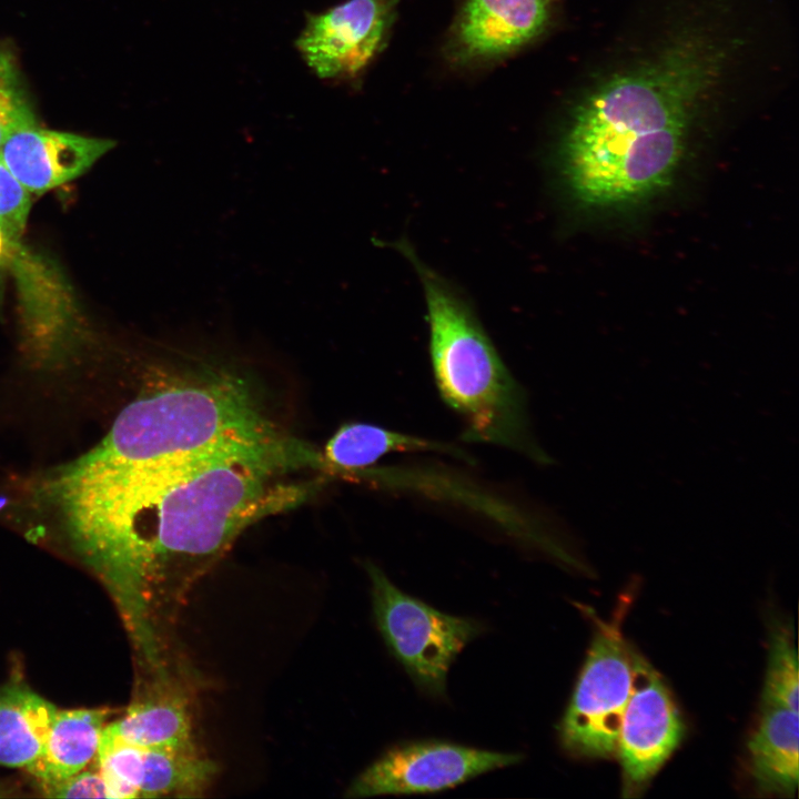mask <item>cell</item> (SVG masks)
Masks as SVG:
<instances>
[{
    "label": "cell",
    "mask_w": 799,
    "mask_h": 799,
    "mask_svg": "<svg viewBox=\"0 0 799 799\" xmlns=\"http://www.w3.org/2000/svg\"><path fill=\"white\" fill-rule=\"evenodd\" d=\"M322 452L289 434L188 457L113 465L87 455L39 490L112 595L135 645L156 634L151 600L175 607L259 520L302 505L324 479Z\"/></svg>",
    "instance_id": "6da1fadb"
},
{
    "label": "cell",
    "mask_w": 799,
    "mask_h": 799,
    "mask_svg": "<svg viewBox=\"0 0 799 799\" xmlns=\"http://www.w3.org/2000/svg\"><path fill=\"white\" fill-rule=\"evenodd\" d=\"M218 328L169 331L149 385L87 454L107 464L140 465L290 434L272 415L249 358Z\"/></svg>",
    "instance_id": "7a4b0ae2"
},
{
    "label": "cell",
    "mask_w": 799,
    "mask_h": 799,
    "mask_svg": "<svg viewBox=\"0 0 799 799\" xmlns=\"http://www.w3.org/2000/svg\"><path fill=\"white\" fill-rule=\"evenodd\" d=\"M390 246L402 253L419 279L435 384L443 401L461 417L463 439L502 446L546 463L532 432L525 393L469 304L405 239Z\"/></svg>",
    "instance_id": "3957f363"
},
{
    "label": "cell",
    "mask_w": 799,
    "mask_h": 799,
    "mask_svg": "<svg viewBox=\"0 0 799 799\" xmlns=\"http://www.w3.org/2000/svg\"><path fill=\"white\" fill-rule=\"evenodd\" d=\"M365 568L374 621L386 647L422 692L443 698L451 665L484 626L404 593L373 563Z\"/></svg>",
    "instance_id": "277c9868"
},
{
    "label": "cell",
    "mask_w": 799,
    "mask_h": 799,
    "mask_svg": "<svg viewBox=\"0 0 799 799\" xmlns=\"http://www.w3.org/2000/svg\"><path fill=\"white\" fill-rule=\"evenodd\" d=\"M628 604L621 600L609 620L588 613L595 625L594 636L559 725L560 742L572 755L589 758L616 755L633 684L634 651L620 628Z\"/></svg>",
    "instance_id": "5b68a950"
},
{
    "label": "cell",
    "mask_w": 799,
    "mask_h": 799,
    "mask_svg": "<svg viewBox=\"0 0 799 799\" xmlns=\"http://www.w3.org/2000/svg\"><path fill=\"white\" fill-rule=\"evenodd\" d=\"M522 760V754L474 748L447 740L400 742L355 777L345 797L438 792Z\"/></svg>",
    "instance_id": "8992f818"
},
{
    "label": "cell",
    "mask_w": 799,
    "mask_h": 799,
    "mask_svg": "<svg viewBox=\"0 0 799 799\" xmlns=\"http://www.w3.org/2000/svg\"><path fill=\"white\" fill-rule=\"evenodd\" d=\"M682 735L681 716L664 680L634 651L631 692L616 748L624 796L639 793L671 756Z\"/></svg>",
    "instance_id": "52a82bcc"
},
{
    "label": "cell",
    "mask_w": 799,
    "mask_h": 799,
    "mask_svg": "<svg viewBox=\"0 0 799 799\" xmlns=\"http://www.w3.org/2000/svg\"><path fill=\"white\" fill-rule=\"evenodd\" d=\"M396 4L397 0H348L312 14L296 47L317 77H353L382 49Z\"/></svg>",
    "instance_id": "ba28073f"
},
{
    "label": "cell",
    "mask_w": 799,
    "mask_h": 799,
    "mask_svg": "<svg viewBox=\"0 0 799 799\" xmlns=\"http://www.w3.org/2000/svg\"><path fill=\"white\" fill-rule=\"evenodd\" d=\"M114 145L113 140L34 124L13 133L0 159L31 194H41L82 175Z\"/></svg>",
    "instance_id": "9c48e42d"
},
{
    "label": "cell",
    "mask_w": 799,
    "mask_h": 799,
    "mask_svg": "<svg viewBox=\"0 0 799 799\" xmlns=\"http://www.w3.org/2000/svg\"><path fill=\"white\" fill-rule=\"evenodd\" d=\"M548 21L547 0H466L449 48L459 61L509 53L537 37Z\"/></svg>",
    "instance_id": "30bf717a"
},
{
    "label": "cell",
    "mask_w": 799,
    "mask_h": 799,
    "mask_svg": "<svg viewBox=\"0 0 799 799\" xmlns=\"http://www.w3.org/2000/svg\"><path fill=\"white\" fill-rule=\"evenodd\" d=\"M152 675L149 694L103 731L142 749L196 747L186 690L169 668Z\"/></svg>",
    "instance_id": "8fae6325"
},
{
    "label": "cell",
    "mask_w": 799,
    "mask_h": 799,
    "mask_svg": "<svg viewBox=\"0 0 799 799\" xmlns=\"http://www.w3.org/2000/svg\"><path fill=\"white\" fill-rule=\"evenodd\" d=\"M750 773L762 791L790 796L798 786V711L762 705L748 741Z\"/></svg>",
    "instance_id": "7c38bea8"
},
{
    "label": "cell",
    "mask_w": 799,
    "mask_h": 799,
    "mask_svg": "<svg viewBox=\"0 0 799 799\" xmlns=\"http://www.w3.org/2000/svg\"><path fill=\"white\" fill-rule=\"evenodd\" d=\"M107 711L58 710L44 748L28 768L44 790L83 770L97 756Z\"/></svg>",
    "instance_id": "4fadbf2b"
},
{
    "label": "cell",
    "mask_w": 799,
    "mask_h": 799,
    "mask_svg": "<svg viewBox=\"0 0 799 799\" xmlns=\"http://www.w3.org/2000/svg\"><path fill=\"white\" fill-rule=\"evenodd\" d=\"M438 452L467 458L459 448L427 438L390 431L367 423L341 426L326 443L322 455L327 474H363L390 453Z\"/></svg>",
    "instance_id": "5bb4252c"
},
{
    "label": "cell",
    "mask_w": 799,
    "mask_h": 799,
    "mask_svg": "<svg viewBox=\"0 0 799 799\" xmlns=\"http://www.w3.org/2000/svg\"><path fill=\"white\" fill-rule=\"evenodd\" d=\"M58 709L23 682L0 687V766L29 768L41 755Z\"/></svg>",
    "instance_id": "9a60e30c"
},
{
    "label": "cell",
    "mask_w": 799,
    "mask_h": 799,
    "mask_svg": "<svg viewBox=\"0 0 799 799\" xmlns=\"http://www.w3.org/2000/svg\"><path fill=\"white\" fill-rule=\"evenodd\" d=\"M216 770L196 747L144 749L139 797H200Z\"/></svg>",
    "instance_id": "2e32d148"
},
{
    "label": "cell",
    "mask_w": 799,
    "mask_h": 799,
    "mask_svg": "<svg viewBox=\"0 0 799 799\" xmlns=\"http://www.w3.org/2000/svg\"><path fill=\"white\" fill-rule=\"evenodd\" d=\"M95 758L110 798L139 797L144 749L102 730Z\"/></svg>",
    "instance_id": "e0dca14e"
},
{
    "label": "cell",
    "mask_w": 799,
    "mask_h": 799,
    "mask_svg": "<svg viewBox=\"0 0 799 799\" xmlns=\"http://www.w3.org/2000/svg\"><path fill=\"white\" fill-rule=\"evenodd\" d=\"M798 654L790 630L773 628L770 636L762 705L798 711Z\"/></svg>",
    "instance_id": "ac0fdd59"
},
{
    "label": "cell",
    "mask_w": 799,
    "mask_h": 799,
    "mask_svg": "<svg viewBox=\"0 0 799 799\" xmlns=\"http://www.w3.org/2000/svg\"><path fill=\"white\" fill-rule=\"evenodd\" d=\"M34 124L17 64L9 52L0 50V149L13 133Z\"/></svg>",
    "instance_id": "d6986e66"
},
{
    "label": "cell",
    "mask_w": 799,
    "mask_h": 799,
    "mask_svg": "<svg viewBox=\"0 0 799 799\" xmlns=\"http://www.w3.org/2000/svg\"><path fill=\"white\" fill-rule=\"evenodd\" d=\"M31 209V193L0 159V227L21 240Z\"/></svg>",
    "instance_id": "ffe728a7"
},
{
    "label": "cell",
    "mask_w": 799,
    "mask_h": 799,
    "mask_svg": "<svg viewBox=\"0 0 799 799\" xmlns=\"http://www.w3.org/2000/svg\"><path fill=\"white\" fill-rule=\"evenodd\" d=\"M44 793L53 798H110L98 767L81 770L60 783L44 789Z\"/></svg>",
    "instance_id": "44dd1931"
},
{
    "label": "cell",
    "mask_w": 799,
    "mask_h": 799,
    "mask_svg": "<svg viewBox=\"0 0 799 799\" xmlns=\"http://www.w3.org/2000/svg\"><path fill=\"white\" fill-rule=\"evenodd\" d=\"M24 252L21 241L10 237L0 227V266L20 262Z\"/></svg>",
    "instance_id": "7402d4cb"
}]
</instances>
